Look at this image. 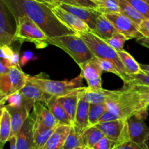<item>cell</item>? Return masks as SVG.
<instances>
[{"label": "cell", "mask_w": 149, "mask_h": 149, "mask_svg": "<svg viewBox=\"0 0 149 149\" xmlns=\"http://www.w3.org/2000/svg\"><path fill=\"white\" fill-rule=\"evenodd\" d=\"M84 87H80V88L71 92L69 94L58 97V101L63 106L65 113H67L68 118L71 120L72 126L74 125V121H75L76 113H77L79 100L80 92Z\"/></svg>", "instance_id": "d6986e66"}, {"label": "cell", "mask_w": 149, "mask_h": 149, "mask_svg": "<svg viewBox=\"0 0 149 149\" xmlns=\"http://www.w3.org/2000/svg\"><path fill=\"white\" fill-rule=\"evenodd\" d=\"M148 114H136L127 119L130 140L143 146L146 138L149 135V128L144 120Z\"/></svg>", "instance_id": "5bb4252c"}, {"label": "cell", "mask_w": 149, "mask_h": 149, "mask_svg": "<svg viewBox=\"0 0 149 149\" xmlns=\"http://www.w3.org/2000/svg\"><path fill=\"white\" fill-rule=\"evenodd\" d=\"M45 105L49 108V109L52 112L53 116H55L59 125H71L72 126V123H71V120L68 118L67 113H65L63 106H61L60 102L58 101V97H52L50 100Z\"/></svg>", "instance_id": "d4e9b609"}, {"label": "cell", "mask_w": 149, "mask_h": 149, "mask_svg": "<svg viewBox=\"0 0 149 149\" xmlns=\"http://www.w3.org/2000/svg\"><path fill=\"white\" fill-rule=\"evenodd\" d=\"M29 79L47 94L59 97L82 87V79L84 78L80 74L77 78L70 81H56L49 79L47 74L42 73L33 77L29 76Z\"/></svg>", "instance_id": "5b68a950"}, {"label": "cell", "mask_w": 149, "mask_h": 149, "mask_svg": "<svg viewBox=\"0 0 149 149\" xmlns=\"http://www.w3.org/2000/svg\"><path fill=\"white\" fill-rule=\"evenodd\" d=\"M17 149H32L34 141V119L30 114L16 135Z\"/></svg>", "instance_id": "2e32d148"}, {"label": "cell", "mask_w": 149, "mask_h": 149, "mask_svg": "<svg viewBox=\"0 0 149 149\" xmlns=\"http://www.w3.org/2000/svg\"><path fill=\"white\" fill-rule=\"evenodd\" d=\"M15 20L27 16L36 23L48 38L77 34L65 26L52 12V8L36 0H4Z\"/></svg>", "instance_id": "6da1fadb"}, {"label": "cell", "mask_w": 149, "mask_h": 149, "mask_svg": "<svg viewBox=\"0 0 149 149\" xmlns=\"http://www.w3.org/2000/svg\"><path fill=\"white\" fill-rule=\"evenodd\" d=\"M144 1H146V3H148V4H149V0H143Z\"/></svg>", "instance_id": "db71d44e"}, {"label": "cell", "mask_w": 149, "mask_h": 149, "mask_svg": "<svg viewBox=\"0 0 149 149\" xmlns=\"http://www.w3.org/2000/svg\"><path fill=\"white\" fill-rule=\"evenodd\" d=\"M57 127L51 128V129L46 130L39 132V133L34 134V141H33V146L32 149H42L43 148L47 141L49 140L55 130L56 129Z\"/></svg>", "instance_id": "d6a6232c"}, {"label": "cell", "mask_w": 149, "mask_h": 149, "mask_svg": "<svg viewBox=\"0 0 149 149\" xmlns=\"http://www.w3.org/2000/svg\"><path fill=\"white\" fill-rule=\"evenodd\" d=\"M81 92L79 95L78 107H77V113H76L75 121H74L73 127L79 135H82L84 131L88 128L89 111H90V104L83 98Z\"/></svg>", "instance_id": "ac0fdd59"}, {"label": "cell", "mask_w": 149, "mask_h": 149, "mask_svg": "<svg viewBox=\"0 0 149 149\" xmlns=\"http://www.w3.org/2000/svg\"><path fill=\"white\" fill-rule=\"evenodd\" d=\"M83 148L81 135L75 130L74 127H71V130L65 140L63 149H76Z\"/></svg>", "instance_id": "f546056e"}, {"label": "cell", "mask_w": 149, "mask_h": 149, "mask_svg": "<svg viewBox=\"0 0 149 149\" xmlns=\"http://www.w3.org/2000/svg\"><path fill=\"white\" fill-rule=\"evenodd\" d=\"M20 92L23 98V106L29 111L33 109L36 102H42L46 104L51 97H53L45 93L29 78L25 87Z\"/></svg>", "instance_id": "7c38bea8"}, {"label": "cell", "mask_w": 149, "mask_h": 149, "mask_svg": "<svg viewBox=\"0 0 149 149\" xmlns=\"http://www.w3.org/2000/svg\"><path fill=\"white\" fill-rule=\"evenodd\" d=\"M140 65H141V68L142 71L149 73V65H146V64H140Z\"/></svg>", "instance_id": "f907efd6"}, {"label": "cell", "mask_w": 149, "mask_h": 149, "mask_svg": "<svg viewBox=\"0 0 149 149\" xmlns=\"http://www.w3.org/2000/svg\"><path fill=\"white\" fill-rule=\"evenodd\" d=\"M143 146L146 149H149V135L147 136V138H146L145 141L143 143Z\"/></svg>", "instance_id": "816d5d0a"}, {"label": "cell", "mask_w": 149, "mask_h": 149, "mask_svg": "<svg viewBox=\"0 0 149 149\" xmlns=\"http://www.w3.org/2000/svg\"><path fill=\"white\" fill-rule=\"evenodd\" d=\"M103 15L113 25L118 32L125 35L128 40L131 39H138L143 37L135 23L122 13H118Z\"/></svg>", "instance_id": "30bf717a"}, {"label": "cell", "mask_w": 149, "mask_h": 149, "mask_svg": "<svg viewBox=\"0 0 149 149\" xmlns=\"http://www.w3.org/2000/svg\"><path fill=\"white\" fill-rule=\"evenodd\" d=\"M118 1L120 7V13L129 17L138 27L145 19H146L125 0H118Z\"/></svg>", "instance_id": "83f0119b"}, {"label": "cell", "mask_w": 149, "mask_h": 149, "mask_svg": "<svg viewBox=\"0 0 149 149\" xmlns=\"http://www.w3.org/2000/svg\"><path fill=\"white\" fill-rule=\"evenodd\" d=\"M9 142H10V149H17L15 136H12Z\"/></svg>", "instance_id": "681fc988"}, {"label": "cell", "mask_w": 149, "mask_h": 149, "mask_svg": "<svg viewBox=\"0 0 149 149\" xmlns=\"http://www.w3.org/2000/svg\"><path fill=\"white\" fill-rule=\"evenodd\" d=\"M59 6L62 7L63 10L72 13L74 15H76L79 18L85 22L91 31L95 29L97 18L101 15V13L97 11L96 9L74 7V6L68 5V4H61Z\"/></svg>", "instance_id": "e0dca14e"}, {"label": "cell", "mask_w": 149, "mask_h": 149, "mask_svg": "<svg viewBox=\"0 0 149 149\" xmlns=\"http://www.w3.org/2000/svg\"><path fill=\"white\" fill-rule=\"evenodd\" d=\"M4 107L7 109L11 116L13 136H16L21 130L24 122L30 116V111L28 110L23 105L18 107L5 105Z\"/></svg>", "instance_id": "ffe728a7"}, {"label": "cell", "mask_w": 149, "mask_h": 149, "mask_svg": "<svg viewBox=\"0 0 149 149\" xmlns=\"http://www.w3.org/2000/svg\"><path fill=\"white\" fill-rule=\"evenodd\" d=\"M8 106H14V107H18L23 105V98L20 92H17V93L12 94L10 95L7 96V97L4 99V100L0 101V104H1V107L5 106V103H7Z\"/></svg>", "instance_id": "74e56055"}, {"label": "cell", "mask_w": 149, "mask_h": 149, "mask_svg": "<svg viewBox=\"0 0 149 149\" xmlns=\"http://www.w3.org/2000/svg\"><path fill=\"white\" fill-rule=\"evenodd\" d=\"M117 52L121 61H122V63L125 65L127 73L130 77L132 75L139 74L142 71L140 64L135 61V58L129 52L124 50V49L123 50L119 51Z\"/></svg>", "instance_id": "4316f807"}, {"label": "cell", "mask_w": 149, "mask_h": 149, "mask_svg": "<svg viewBox=\"0 0 149 149\" xmlns=\"http://www.w3.org/2000/svg\"><path fill=\"white\" fill-rule=\"evenodd\" d=\"M36 1H39L41 3H43V4L49 6L51 8H52L54 7H56V6H59L61 4L59 0H36Z\"/></svg>", "instance_id": "bcb514c9"}, {"label": "cell", "mask_w": 149, "mask_h": 149, "mask_svg": "<svg viewBox=\"0 0 149 149\" xmlns=\"http://www.w3.org/2000/svg\"><path fill=\"white\" fill-rule=\"evenodd\" d=\"M122 90L124 93L119 99L106 103L108 111L122 120H127L136 114H148V109L138 93L130 90Z\"/></svg>", "instance_id": "7a4b0ae2"}, {"label": "cell", "mask_w": 149, "mask_h": 149, "mask_svg": "<svg viewBox=\"0 0 149 149\" xmlns=\"http://www.w3.org/2000/svg\"><path fill=\"white\" fill-rule=\"evenodd\" d=\"M1 49V59L9 60L13 55L14 54V51L12 49L11 46H7V45H2L0 46Z\"/></svg>", "instance_id": "7bdbcfd3"}, {"label": "cell", "mask_w": 149, "mask_h": 149, "mask_svg": "<svg viewBox=\"0 0 149 149\" xmlns=\"http://www.w3.org/2000/svg\"><path fill=\"white\" fill-rule=\"evenodd\" d=\"M95 127L100 130L106 138L119 143L130 141L127 120L119 119L112 122H100Z\"/></svg>", "instance_id": "ba28073f"}, {"label": "cell", "mask_w": 149, "mask_h": 149, "mask_svg": "<svg viewBox=\"0 0 149 149\" xmlns=\"http://www.w3.org/2000/svg\"><path fill=\"white\" fill-rule=\"evenodd\" d=\"M113 149H146L144 146L134 143L131 141L118 143Z\"/></svg>", "instance_id": "b9f144b4"}, {"label": "cell", "mask_w": 149, "mask_h": 149, "mask_svg": "<svg viewBox=\"0 0 149 149\" xmlns=\"http://www.w3.org/2000/svg\"><path fill=\"white\" fill-rule=\"evenodd\" d=\"M104 137L103 132L95 127L87 128L81 135L83 148L84 149L92 148Z\"/></svg>", "instance_id": "484cf974"}, {"label": "cell", "mask_w": 149, "mask_h": 149, "mask_svg": "<svg viewBox=\"0 0 149 149\" xmlns=\"http://www.w3.org/2000/svg\"><path fill=\"white\" fill-rule=\"evenodd\" d=\"M127 40H128V39L125 35L118 32L116 34L113 35L111 38L104 41L116 52H119V51L123 50L124 45Z\"/></svg>", "instance_id": "836d02e7"}, {"label": "cell", "mask_w": 149, "mask_h": 149, "mask_svg": "<svg viewBox=\"0 0 149 149\" xmlns=\"http://www.w3.org/2000/svg\"><path fill=\"white\" fill-rule=\"evenodd\" d=\"M145 18H149V4L143 0H125Z\"/></svg>", "instance_id": "d590c367"}, {"label": "cell", "mask_w": 149, "mask_h": 149, "mask_svg": "<svg viewBox=\"0 0 149 149\" xmlns=\"http://www.w3.org/2000/svg\"><path fill=\"white\" fill-rule=\"evenodd\" d=\"M137 42L141 45L142 46L148 48L149 49V38L148 37H142L141 39H137Z\"/></svg>", "instance_id": "7dc6e473"}, {"label": "cell", "mask_w": 149, "mask_h": 149, "mask_svg": "<svg viewBox=\"0 0 149 149\" xmlns=\"http://www.w3.org/2000/svg\"><path fill=\"white\" fill-rule=\"evenodd\" d=\"M17 32L15 40L20 42H33L39 48L45 47L48 45V37L43 31L33 23L27 16H21L16 20Z\"/></svg>", "instance_id": "8992f818"}, {"label": "cell", "mask_w": 149, "mask_h": 149, "mask_svg": "<svg viewBox=\"0 0 149 149\" xmlns=\"http://www.w3.org/2000/svg\"><path fill=\"white\" fill-rule=\"evenodd\" d=\"M122 90H130L138 93L141 97L143 103L147 108H149V87L142 85L124 84Z\"/></svg>", "instance_id": "1f68e13d"}, {"label": "cell", "mask_w": 149, "mask_h": 149, "mask_svg": "<svg viewBox=\"0 0 149 149\" xmlns=\"http://www.w3.org/2000/svg\"><path fill=\"white\" fill-rule=\"evenodd\" d=\"M79 67L81 74L87 81L88 87L93 89L102 88L101 76L103 71L97 58L95 57Z\"/></svg>", "instance_id": "4fadbf2b"}, {"label": "cell", "mask_w": 149, "mask_h": 149, "mask_svg": "<svg viewBox=\"0 0 149 149\" xmlns=\"http://www.w3.org/2000/svg\"><path fill=\"white\" fill-rule=\"evenodd\" d=\"M71 127V125H58L42 149H63Z\"/></svg>", "instance_id": "44dd1931"}, {"label": "cell", "mask_w": 149, "mask_h": 149, "mask_svg": "<svg viewBox=\"0 0 149 149\" xmlns=\"http://www.w3.org/2000/svg\"><path fill=\"white\" fill-rule=\"evenodd\" d=\"M16 32L17 21L4 0H0V46H11Z\"/></svg>", "instance_id": "52a82bcc"}, {"label": "cell", "mask_w": 149, "mask_h": 149, "mask_svg": "<svg viewBox=\"0 0 149 149\" xmlns=\"http://www.w3.org/2000/svg\"><path fill=\"white\" fill-rule=\"evenodd\" d=\"M12 86L10 83L9 74L0 75V95L1 100L11 95Z\"/></svg>", "instance_id": "e575fe53"}, {"label": "cell", "mask_w": 149, "mask_h": 149, "mask_svg": "<svg viewBox=\"0 0 149 149\" xmlns=\"http://www.w3.org/2000/svg\"><path fill=\"white\" fill-rule=\"evenodd\" d=\"M96 10L101 14H111L121 12L118 0H103L97 4Z\"/></svg>", "instance_id": "4dcf8cb0"}, {"label": "cell", "mask_w": 149, "mask_h": 149, "mask_svg": "<svg viewBox=\"0 0 149 149\" xmlns=\"http://www.w3.org/2000/svg\"><path fill=\"white\" fill-rule=\"evenodd\" d=\"M91 32L100 39L106 40L118 33V31L104 15L101 14L97 18L95 28Z\"/></svg>", "instance_id": "7402d4cb"}, {"label": "cell", "mask_w": 149, "mask_h": 149, "mask_svg": "<svg viewBox=\"0 0 149 149\" xmlns=\"http://www.w3.org/2000/svg\"><path fill=\"white\" fill-rule=\"evenodd\" d=\"M31 115L34 119V134L59 125L49 108L42 102L35 103Z\"/></svg>", "instance_id": "9c48e42d"}, {"label": "cell", "mask_w": 149, "mask_h": 149, "mask_svg": "<svg viewBox=\"0 0 149 149\" xmlns=\"http://www.w3.org/2000/svg\"><path fill=\"white\" fill-rule=\"evenodd\" d=\"M81 39L86 42L88 47L97 59L108 60L112 61L119 70L122 79L125 84H127L131 79V77L127 73L125 67L122 63L118 52L111 46H109L103 39L95 36L91 31L79 33Z\"/></svg>", "instance_id": "3957f363"}, {"label": "cell", "mask_w": 149, "mask_h": 149, "mask_svg": "<svg viewBox=\"0 0 149 149\" xmlns=\"http://www.w3.org/2000/svg\"><path fill=\"white\" fill-rule=\"evenodd\" d=\"M76 149H84V148H76Z\"/></svg>", "instance_id": "11a10c76"}, {"label": "cell", "mask_w": 149, "mask_h": 149, "mask_svg": "<svg viewBox=\"0 0 149 149\" xmlns=\"http://www.w3.org/2000/svg\"><path fill=\"white\" fill-rule=\"evenodd\" d=\"M124 92L122 90H109L104 89H93L84 87L81 94L83 98L90 104H103L119 99Z\"/></svg>", "instance_id": "8fae6325"}, {"label": "cell", "mask_w": 149, "mask_h": 149, "mask_svg": "<svg viewBox=\"0 0 149 149\" xmlns=\"http://www.w3.org/2000/svg\"><path fill=\"white\" fill-rule=\"evenodd\" d=\"M118 143H119L104 137L90 149H113Z\"/></svg>", "instance_id": "60d3db41"}, {"label": "cell", "mask_w": 149, "mask_h": 149, "mask_svg": "<svg viewBox=\"0 0 149 149\" xmlns=\"http://www.w3.org/2000/svg\"><path fill=\"white\" fill-rule=\"evenodd\" d=\"M138 30L143 37L149 38V18L145 19L138 26Z\"/></svg>", "instance_id": "ee69618b"}, {"label": "cell", "mask_w": 149, "mask_h": 149, "mask_svg": "<svg viewBox=\"0 0 149 149\" xmlns=\"http://www.w3.org/2000/svg\"><path fill=\"white\" fill-rule=\"evenodd\" d=\"M98 60L99 62H100V67H101L102 70H103V71H105V72L112 73V74L118 76V77H120V78L122 79V76H121L119 70L116 68V65H115L112 61H108V60Z\"/></svg>", "instance_id": "ab89813d"}, {"label": "cell", "mask_w": 149, "mask_h": 149, "mask_svg": "<svg viewBox=\"0 0 149 149\" xmlns=\"http://www.w3.org/2000/svg\"><path fill=\"white\" fill-rule=\"evenodd\" d=\"M125 84L142 85L149 87V73L141 71L139 74L131 76V79L130 82Z\"/></svg>", "instance_id": "8d00e7d4"}, {"label": "cell", "mask_w": 149, "mask_h": 149, "mask_svg": "<svg viewBox=\"0 0 149 149\" xmlns=\"http://www.w3.org/2000/svg\"><path fill=\"white\" fill-rule=\"evenodd\" d=\"M52 10L55 16L65 26L74 31L77 34L91 31L90 27L87 26L85 22H84L72 13L63 10L60 6L52 7Z\"/></svg>", "instance_id": "9a60e30c"}, {"label": "cell", "mask_w": 149, "mask_h": 149, "mask_svg": "<svg viewBox=\"0 0 149 149\" xmlns=\"http://www.w3.org/2000/svg\"><path fill=\"white\" fill-rule=\"evenodd\" d=\"M34 59H36V57H34V55H33V53L31 51H26L23 55V56L21 57V58H20V63L21 65H25L29 61Z\"/></svg>", "instance_id": "f6af8a7d"}, {"label": "cell", "mask_w": 149, "mask_h": 149, "mask_svg": "<svg viewBox=\"0 0 149 149\" xmlns=\"http://www.w3.org/2000/svg\"><path fill=\"white\" fill-rule=\"evenodd\" d=\"M107 111L106 103L103 104H90L89 111L88 128L93 127L99 123L105 112Z\"/></svg>", "instance_id": "f1b7e54d"}, {"label": "cell", "mask_w": 149, "mask_h": 149, "mask_svg": "<svg viewBox=\"0 0 149 149\" xmlns=\"http://www.w3.org/2000/svg\"><path fill=\"white\" fill-rule=\"evenodd\" d=\"M10 68L6 66L4 63L0 62V75H3V74H9L10 72Z\"/></svg>", "instance_id": "c3c4849f"}, {"label": "cell", "mask_w": 149, "mask_h": 149, "mask_svg": "<svg viewBox=\"0 0 149 149\" xmlns=\"http://www.w3.org/2000/svg\"><path fill=\"white\" fill-rule=\"evenodd\" d=\"M61 4H68L74 7L97 9V4L91 0H59Z\"/></svg>", "instance_id": "f35d334b"}, {"label": "cell", "mask_w": 149, "mask_h": 149, "mask_svg": "<svg viewBox=\"0 0 149 149\" xmlns=\"http://www.w3.org/2000/svg\"><path fill=\"white\" fill-rule=\"evenodd\" d=\"M148 109H149V108H148Z\"/></svg>", "instance_id": "9f6ffc18"}, {"label": "cell", "mask_w": 149, "mask_h": 149, "mask_svg": "<svg viewBox=\"0 0 149 149\" xmlns=\"http://www.w3.org/2000/svg\"><path fill=\"white\" fill-rule=\"evenodd\" d=\"M9 77L12 86V95L20 92L25 87L29 80V75L25 74L20 66H13L10 68Z\"/></svg>", "instance_id": "cb8c5ba5"}, {"label": "cell", "mask_w": 149, "mask_h": 149, "mask_svg": "<svg viewBox=\"0 0 149 149\" xmlns=\"http://www.w3.org/2000/svg\"><path fill=\"white\" fill-rule=\"evenodd\" d=\"M13 136L11 116L10 113L4 106L1 107L0 116V143L1 149L3 148L4 144L8 142Z\"/></svg>", "instance_id": "603a6c76"}, {"label": "cell", "mask_w": 149, "mask_h": 149, "mask_svg": "<svg viewBox=\"0 0 149 149\" xmlns=\"http://www.w3.org/2000/svg\"><path fill=\"white\" fill-rule=\"evenodd\" d=\"M47 42L64 50L79 66L95 58L86 42L77 33L48 38Z\"/></svg>", "instance_id": "277c9868"}, {"label": "cell", "mask_w": 149, "mask_h": 149, "mask_svg": "<svg viewBox=\"0 0 149 149\" xmlns=\"http://www.w3.org/2000/svg\"><path fill=\"white\" fill-rule=\"evenodd\" d=\"M91 1H93V2H95V4H98L99 3H100V2H101V1H103V0H91Z\"/></svg>", "instance_id": "f5cc1de1"}]
</instances>
